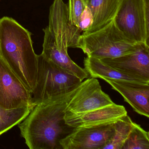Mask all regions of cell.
<instances>
[{
	"instance_id": "10",
	"label": "cell",
	"mask_w": 149,
	"mask_h": 149,
	"mask_svg": "<svg viewBox=\"0 0 149 149\" xmlns=\"http://www.w3.org/2000/svg\"><path fill=\"white\" fill-rule=\"evenodd\" d=\"M48 28L62 39L68 48H80L81 31L70 24L68 5L63 0H54L49 8Z\"/></svg>"
},
{
	"instance_id": "17",
	"label": "cell",
	"mask_w": 149,
	"mask_h": 149,
	"mask_svg": "<svg viewBox=\"0 0 149 149\" xmlns=\"http://www.w3.org/2000/svg\"><path fill=\"white\" fill-rule=\"evenodd\" d=\"M33 108L26 106L6 109L0 106V135L22 122Z\"/></svg>"
},
{
	"instance_id": "15",
	"label": "cell",
	"mask_w": 149,
	"mask_h": 149,
	"mask_svg": "<svg viewBox=\"0 0 149 149\" xmlns=\"http://www.w3.org/2000/svg\"><path fill=\"white\" fill-rule=\"evenodd\" d=\"M84 64V70L93 78L149 84V82L118 71L95 57L87 56Z\"/></svg>"
},
{
	"instance_id": "12",
	"label": "cell",
	"mask_w": 149,
	"mask_h": 149,
	"mask_svg": "<svg viewBox=\"0 0 149 149\" xmlns=\"http://www.w3.org/2000/svg\"><path fill=\"white\" fill-rule=\"evenodd\" d=\"M105 81L122 95L134 111L149 117V84L109 80Z\"/></svg>"
},
{
	"instance_id": "4",
	"label": "cell",
	"mask_w": 149,
	"mask_h": 149,
	"mask_svg": "<svg viewBox=\"0 0 149 149\" xmlns=\"http://www.w3.org/2000/svg\"><path fill=\"white\" fill-rule=\"evenodd\" d=\"M38 58L36 85L31 91L33 107L69 93L81 83L77 77L49 61L41 54Z\"/></svg>"
},
{
	"instance_id": "7",
	"label": "cell",
	"mask_w": 149,
	"mask_h": 149,
	"mask_svg": "<svg viewBox=\"0 0 149 149\" xmlns=\"http://www.w3.org/2000/svg\"><path fill=\"white\" fill-rule=\"evenodd\" d=\"M114 103L104 93L97 79L91 77L81 82L70 100L64 116L81 114Z\"/></svg>"
},
{
	"instance_id": "19",
	"label": "cell",
	"mask_w": 149,
	"mask_h": 149,
	"mask_svg": "<svg viewBox=\"0 0 149 149\" xmlns=\"http://www.w3.org/2000/svg\"><path fill=\"white\" fill-rule=\"evenodd\" d=\"M87 0H69L68 5L70 24L77 27L80 17L86 7Z\"/></svg>"
},
{
	"instance_id": "13",
	"label": "cell",
	"mask_w": 149,
	"mask_h": 149,
	"mask_svg": "<svg viewBox=\"0 0 149 149\" xmlns=\"http://www.w3.org/2000/svg\"><path fill=\"white\" fill-rule=\"evenodd\" d=\"M127 114V111L123 105L113 103L81 114L64 116V120L68 125L76 128L114 122Z\"/></svg>"
},
{
	"instance_id": "5",
	"label": "cell",
	"mask_w": 149,
	"mask_h": 149,
	"mask_svg": "<svg viewBox=\"0 0 149 149\" xmlns=\"http://www.w3.org/2000/svg\"><path fill=\"white\" fill-rule=\"evenodd\" d=\"M113 20L129 40L149 44V0H122Z\"/></svg>"
},
{
	"instance_id": "6",
	"label": "cell",
	"mask_w": 149,
	"mask_h": 149,
	"mask_svg": "<svg viewBox=\"0 0 149 149\" xmlns=\"http://www.w3.org/2000/svg\"><path fill=\"white\" fill-rule=\"evenodd\" d=\"M114 122L74 128L60 141L62 149H102L114 134Z\"/></svg>"
},
{
	"instance_id": "11",
	"label": "cell",
	"mask_w": 149,
	"mask_h": 149,
	"mask_svg": "<svg viewBox=\"0 0 149 149\" xmlns=\"http://www.w3.org/2000/svg\"><path fill=\"white\" fill-rule=\"evenodd\" d=\"M123 73L149 82V45L143 43L136 52L114 58L100 59Z\"/></svg>"
},
{
	"instance_id": "1",
	"label": "cell",
	"mask_w": 149,
	"mask_h": 149,
	"mask_svg": "<svg viewBox=\"0 0 149 149\" xmlns=\"http://www.w3.org/2000/svg\"><path fill=\"white\" fill-rule=\"evenodd\" d=\"M77 88L54 100L35 105L18 124L21 135L29 149H62L60 141L74 129L66 123L64 115L65 109Z\"/></svg>"
},
{
	"instance_id": "16",
	"label": "cell",
	"mask_w": 149,
	"mask_h": 149,
	"mask_svg": "<svg viewBox=\"0 0 149 149\" xmlns=\"http://www.w3.org/2000/svg\"><path fill=\"white\" fill-rule=\"evenodd\" d=\"M133 123L127 114L116 120L114 123V134L102 149H122L132 130Z\"/></svg>"
},
{
	"instance_id": "18",
	"label": "cell",
	"mask_w": 149,
	"mask_h": 149,
	"mask_svg": "<svg viewBox=\"0 0 149 149\" xmlns=\"http://www.w3.org/2000/svg\"><path fill=\"white\" fill-rule=\"evenodd\" d=\"M122 149H149V132L133 123L132 130Z\"/></svg>"
},
{
	"instance_id": "8",
	"label": "cell",
	"mask_w": 149,
	"mask_h": 149,
	"mask_svg": "<svg viewBox=\"0 0 149 149\" xmlns=\"http://www.w3.org/2000/svg\"><path fill=\"white\" fill-rule=\"evenodd\" d=\"M0 106L6 109L31 107V92L0 57Z\"/></svg>"
},
{
	"instance_id": "14",
	"label": "cell",
	"mask_w": 149,
	"mask_h": 149,
	"mask_svg": "<svg viewBox=\"0 0 149 149\" xmlns=\"http://www.w3.org/2000/svg\"><path fill=\"white\" fill-rule=\"evenodd\" d=\"M122 0H87L86 6L91 12L93 22L83 33H92L102 28L113 20Z\"/></svg>"
},
{
	"instance_id": "3",
	"label": "cell",
	"mask_w": 149,
	"mask_h": 149,
	"mask_svg": "<svg viewBox=\"0 0 149 149\" xmlns=\"http://www.w3.org/2000/svg\"><path fill=\"white\" fill-rule=\"evenodd\" d=\"M143 42L129 40L119 30L114 20L101 29L81 36L80 49L87 56L98 59L114 58L136 51Z\"/></svg>"
},
{
	"instance_id": "2",
	"label": "cell",
	"mask_w": 149,
	"mask_h": 149,
	"mask_svg": "<svg viewBox=\"0 0 149 149\" xmlns=\"http://www.w3.org/2000/svg\"><path fill=\"white\" fill-rule=\"evenodd\" d=\"M31 35L13 18L0 19V57L30 92L36 85L38 63Z\"/></svg>"
},
{
	"instance_id": "9",
	"label": "cell",
	"mask_w": 149,
	"mask_h": 149,
	"mask_svg": "<svg viewBox=\"0 0 149 149\" xmlns=\"http://www.w3.org/2000/svg\"><path fill=\"white\" fill-rule=\"evenodd\" d=\"M43 31L44 41L41 54L65 71L77 77L82 81L88 78L89 74L84 69L77 65L70 57L68 47L64 41L54 34L47 27Z\"/></svg>"
},
{
	"instance_id": "20",
	"label": "cell",
	"mask_w": 149,
	"mask_h": 149,
	"mask_svg": "<svg viewBox=\"0 0 149 149\" xmlns=\"http://www.w3.org/2000/svg\"><path fill=\"white\" fill-rule=\"evenodd\" d=\"M92 22L93 18L91 12L86 6L80 17L77 28L83 32H86L90 27Z\"/></svg>"
}]
</instances>
